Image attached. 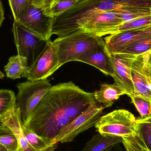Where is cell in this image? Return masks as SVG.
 Returning a JSON list of instances; mask_svg holds the SVG:
<instances>
[{
  "label": "cell",
  "mask_w": 151,
  "mask_h": 151,
  "mask_svg": "<svg viewBox=\"0 0 151 151\" xmlns=\"http://www.w3.org/2000/svg\"><path fill=\"white\" fill-rule=\"evenodd\" d=\"M96 104L93 93L72 81L51 86L23 126L42 137L53 139L64 127Z\"/></svg>",
  "instance_id": "6da1fadb"
},
{
  "label": "cell",
  "mask_w": 151,
  "mask_h": 151,
  "mask_svg": "<svg viewBox=\"0 0 151 151\" xmlns=\"http://www.w3.org/2000/svg\"><path fill=\"white\" fill-rule=\"evenodd\" d=\"M104 42L103 38L80 29L65 37L58 38L53 42L57 46L62 66L68 62L78 61L86 51Z\"/></svg>",
  "instance_id": "7a4b0ae2"
},
{
  "label": "cell",
  "mask_w": 151,
  "mask_h": 151,
  "mask_svg": "<svg viewBox=\"0 0 151 151\" xmlns=\"http://www.w3.org/2000/svg\"><path fill=\"white\" fill-rule=\"evenodd\" d=\"M136 121L133 114L124 109L115 110L99 118L95 127L98 133L122 137H135Z\"/></svg>",
  "instance_id": "3957f363"
},
{
  "label": "cell",
  "mask_w": 151,
  "mask_h": 151,
  "mask_svg": "<svg viewBox=\"0 0 151 151\" xmlns=\"http://www.w3.org/2000/svg\"><path fill=\"white\" fill-rule=\"evenodd\" d=\"M51 86L50 81L47 79L27 81L17 85L19 91L16 97V103L20 110L23 125Z\"/></svg>",
  "instance_id": "277c9868"
},
{
  "label": "cell",
  "mask_w": 151,
  "mask_h": 151,
  "mask_svg": "<svg viewBox=\"0 0 151 151\" xmlns=\"http://www.w3.org/2000/svg\"><path fill=\"white\" fill-rule=\"evenodd\" d=\"M12 31L18 55L26 58L30 67L41 54L50 40L40 37L17 20H14Z\"/></svg>",
  "instance_id": "5b68a950"
},
{
  "label": "cell",
  "mask_w": 151,
  "mask_h": 151,
  "mask_svg": "<svg viewBox=\"0 0 151 151\" xmlns=\"http://www.w3.org/2000/svg\"><path fill=\"white\" fill-rule=\"evenodd\" d=\"M105 108L104 106H98L96 104L91 105L70 123L62 128L53 140L56 142L63 143L73 142L79 134L95 126Z\"/></svg>",
  "instance_id": "8992f818"
},
{
  "label": "cell",
  "mask_w": 151,
  "mask_h": 151,
  "mask_svg": "<svg viewBox=\"0 0 151 151\" xmlns=\"http://www.w3.org/2000/svg\"><path fill=\"white\" fill-rule=\"evenodd\" d=\"M55 18L48 17L44 10L30 4L19 13L17 21L32 32L46 40H50Z\"/></svg>",
  "instance_id": "52a82bcc"
},
{
  "label": "cell",
  "mask_w": 151,
  "mask_h": 151,
  "mask_svg": "<svg viewBox=\"0 0 151 151\" xmlns=\"http://www.w3.org/2000/svg\"><path fill=\"white\" fill-rule=\"evenodd\" d=\"M60 67L57 46L50 40L41 54L27 69L23 77L31 81L47 79Z\"/></svg>",
  "instance_id": "ba28073f"
},
{
  "label": "cell",
  "mask_w": 151,
  "mask_h": 151,
  "mask_svg": "<svg viewBox=\"0 0 151 151\" xmlns=\"http://www.w3.org/2000/svg\"><path fill=\"white\" fill-rule=\"evenodd\" d=\"M115 83L126 92L129 96L134 94V88L131 77L132 63L137 56L129 54L117 53L111 55Z\"/></svg>",
  "instance_id": "9c48e42d"
},
{
  "label": "cell",
  "mask_w": 151,
  "mask_h": 151,
  "mask_svg": "<svg viewBox=\"0 0 151 151\" xmlns=\"http://www.w3.org/2000/svg\"><path fill=\"white\" fill-rule=\"evenodd\" d=\"M151 36V25L143 28L110 35L104 38L111 55L120 53L129 45Z\"/></svg>",
  "instance_id": "30bf717a"
},
{
  "label": "cell",
  "mask_w": 151,
  "mask_h": 151,
  "mask_svg": "<svg viewBox=\"0 0 151 151\" xmlns=\"http://www.w3.org/2000/svg\"><path fill=\"white\" fill-rule=\"evenodd\" d=\"M77 61L94 66L105 75L113 74L111 56L105 42L86 51Z\"/></svg>",
  "instance_id": "8fae6325"
},
{
  "label": "cell",
  "mask_w": 151,
  "mask_h": 151,
  "mask_svg": "<svg viewBox=\"0 0 151 151\" xmlns=\"http://www.w3.org/2000/svg\"><path fill=\"white\" fill-rule=\"evenodd\" d=\"M122 23L123 21L119 10L96 15L86 21L80 29L100 37L102 33Z\"/></svg>",
  "instance_id": "7c38bea8"
},
{
  "label": "cell",
  "mask_w": 151,
  "mask_h": 151,
  "mask_svg": "<svg viewBox=\"0 0 151 151\" xmlns=\"http://www.w3.org/2000/svg\"><path fill=\"white\" fill-rule=\"evenodd\" d=\"M0 123L8 127L14 133L18 143V151H42L34 148L27 140L23 132L20 110L17 103L0 120Z\"/></svg>",
  "instance_id": "4fadbf2b"
},
{
  "label": "cell",
  "mask_w": 151,
  "mask_h": 151,
  "mask_svg": "<svg viewBox=\"0 0 151 151\" xmlns=\"http://www.w3.org/2000/svg\"><path fill=\"white\" fill-rule=\"evenodd\" d=\"M131 77L134 88V95L151 99V91L148 86L145 64V54L138 56L131 66Z\"/></svg>",
  "instance_id": "5bb4252c"
},
{
  "label": "cell",
  "mask_w": 151,
  "mask_h": 151,
  "mask_svg": "<svg viewBox=\"0 0 151 151\" xmlns=\"http://www.w3.org/2000/svg\"><path fill=\"white\" fill-rule=\"evenodd\" d=\"M93 94L96 102L104 104L105 107H109L121 96L126 95V92L116 83H104L101 84L100 89L96 91Z\"/></svg>",
  "instance_id": "9a60e30c"
},
{
  "label": "cell",
  "mask_w": 151,
  "mask_h": 151,
  "mask_svg": "<svg viewBox=\"0 0 151 151\" xmlns=\"http://www.w3.org/2000/svg\"><path fill=\"white\" fill-rule=\"evenodd\" d=\"M122 137L106 135L98 133L86 144L81 151H103L117 143L122 142Z\"/></svg>",
  "instance_id": "2e32d148"
},
{
  "label": "cell",
  "mask_w": 151,
  "mask_h": 151,
  "mask_svg": "<svg viewBox=\"0 0 151 151\" xmlns=\"http://www.w3.org/2000/svg\"><path fill=\"white\" fill-rule=\"evenodd\" d=\"M28 68L27 58L17 55L9 58L4 70L7 77L16 80L23 77Z\"/></svg>",
  "instance_id": "e0dca14e"
},
{
  "label": "cell",
  "mask_w": 151,
  "mask_h": 151,
  "mask_svg": "<svg viewBox=\"0 0 151 151\" xmlns=\"http://www.w3.org/2000/svg\"><path fill=\"white\" fill-rule=\"evenodd\" d=\"M23 132L28 142L34 148L42 151H55L58 147V143L53 139L42 137L36 134L23 126Z\"/></svg>",
  "instance_id": "ac0fdd59"
},
{
  "label": "cell",
  "mask_w": 151,
  "mask_h": 151,
  "mask_svg": "<svg viewBox=\"0 0 151 151\" xmlns=\"http://www.w3.org/2000/svg\"><path fill=\"white\" fill-rule=\"evenodd\" d=\"M135 137L147 151H151V118L137 119Z\"/></svg>",
  "instance_id": "d6986e66"
},
{
  "label": "cell",
  "mask_w": 151,
  "mask_h": 151,
  "mask_svg": "<svg viewBox=\"0 0 151 151\" xmlns=\"http://www.w3.org/2000/svg\"><path fill=\"white\" fill-rule=\"evenodd\" d=\"M151 25V15L141 18L129 22H125L118 26L106 30L101 34L100 37L106 35H110L129 30L143 28Z\"/></svg>",
  "instance_id": "ffe728a7"
},
{
  "label": "cell",
  "mask_w": 151,
  "mask_h": 151,
  "mask_svg": "<svg viewBox=\"0 0 151 151\" xmlns=\"http://www.w3.org/2000/svg\"><path fill=\"white\" fill-rule=\"evenodd\" d=\"M0 144L8 151H18V143L12 131L7 126L0 123Z\"/></svg>",
  "instance_id": "44dd1931"
},
{
  "label": "cell",
  "mask_w": 151,
  "mask_h": 151,
  "mask_svg": "<svg viewBox=\"0 0 151 151\" xmlns=\"http://www.w3.org/2000/svg\"><path fill=\"white\" fill-rule=\"evenodd\" d=\"M151 51V36L135 42L121 53L138 56Z\"/></svg>",
  "instance_id": "7402d4cb"
},
{
  "label": "cell",
  "mask_w": 151,
  "mask_h": 151,
  "mask_svg": "<svg viewBox=\"0 0 151 151\" xmlns=\"http://www.w3.org/2000/svg\"><path fill=\"white\" fill-rule=\"evenodd\" d=\"M141 119L151 118V99L138 95L129 96Z\"/></svg>",
  "instance_id": "603a6c76"
},
{
  "label": "cell",
  "mask_w": 151,
  "mask_h": 151,
  "mask_svg": "<svg viewBox=\"0 0 151 151\" xmlns=\"http://www.w3.org/2000/svg\"><path fill=\"white\" fill-rule=\"evenodd\" d=\"M16 104L15 93L10 90H0V120Z\"/></svg>",
  "instance_id": "cb8c5ba5"
},
{
  "label": "cell",
  "mask_w": 151,
  "mask_h": 151,
  "mask_svg": "<svg viewBox=\"0 0 151 151\" xmlns=\"http://www.w3.org/2000/svg\"><path fill=\"white\" fill-rule=\"evenodd\" d=\"M78 2L79 1L76 0L62 1L52 8L44 10V12L48 17L56 18Z\"/></svg>",
  "instance_id": "d4e9b609"
},
{
  "label": "cell",
  "mask_w": 151,
  "mask_h": 151,
  "mask_svg": "<svg viewBox=\"0 0 151 151\" xmlns=\"http://www.w3.org/2000/svg\"><path fill=\"white\" fill-rule=\"evenodd\" d=\"M32 0H9L14 20H17L19 13L25 7L32 4Z\"/></svg>",
  "instance_id": "484cf974"
},
{
  "label": "cell",
  "mask_w": 151,
  "mask_h": 151,
  "mask_svg": "<svg viewBox=\"0 0 151 151\" xmlns=\"http://www.w3.org/2000/svg\"><path fill=\"white\" fill-rule=\"evenodd\" d=\"M122 142L126 151H147L138 142L135 137H123Z\"/></svg>",
  "instance_id": "4316f807"
},
{
  "label": "cell",
  "mask_w": 151,
  "mask_h": 151,
  "mask_svg": "<svg viewBox=\"0 0 151 151\" xmlns=\"http://www.w3.org/2000/svg\"><path fill=\"white\" fill-rule=\"evenodd\" d=\"M60 0H32V4L46 10L52 8Z\"/></svg>",
  "instance_id": "83f0119b"
},
{
  "label": "cell",
  "mask_w": 151,
  "mask_h": 151,
  "mask_svg": "<svg viewBox=\"0 0 151 151\" xmlns=\"http://www.w3.org/2000/svg\"><path fill=\"white\" fill-rule=\"evenodd\" d=\"M150 52L151 51L145 54V64L148 86L151 91V62L150 59Z\"/></svg>",
  "instance_id": "f1b7e54d"
},
{
  "label": "cell",
  "mask_w": 151,
  "mask_h": 151,
  "mask_svg": "<svg viewBox=\"0 0 151 151\" xmlns=\"http://www.w3.org/2000/svg\"><path fill=\"white\" fill-rule=\"evenodd\" d=\"M120 143L115 144L103 151H123Z\"/></svg>",
  "instance_id": "f546056e"
},
{
  "label": "cell",
  "mask_w": 151,
  "mask_h": 151,
  "mask_svg": "<svg viewBox=\"0 0 151 151\" xmlns=\"http://www.w3.org/2000/svg\"><path fill=\"white\" fill-rule=\"evenodd\" d=\"M4 19V9L2 3L0 0V27L3 22Z\"/></svg>",
  "instance_id": "4dcf8cb0"
},
{
  "label": "cell",
  "mask_w": 151,
  "mask_h": 151,
  "mask_svg": "<svg viewBox=\"0 0 151 151\" xmlns=\"http://www.w3.org/2000/svg\"><path fill=\"white\" fill-rule=\"evenodd\" d=\"M0 151H8L6 148L3 146L1 145L0 144Z\"/></svg>",
  "instance_id": "1f68e13d"
},
{
  "label": "cell",
  "mask_w": 151,
  "mask_h": 151,
  "mask_svg": "<svg viewBox=\"0 0 151 151\" xmlns=\"http://www.w3.org/2000/svg\"><path fill=\"white\" fill-rule=\"evenodd\" d=\"M4 76V74L3 73H2L0 71V79H3Z\"/></svg>",
  "instance_id": "d6a6232c"
},
{
  "label": "cell",
  "mask_w": 151,
  "mask_h": 151,
  "mask_svg": "<svg viewBox=\"0 0 151 151\" xmlns=\"http://www.w3.org/2000/svg\"><path fill=\"white\" fill-rule=\"evenodd\" d=\"M65 1V0H60V1ZM76 1H83V0H76Z\"/></svg>",
  "instance_id": "836d02e7"
},
{
  "label": "cell",
  "mask_w": 151,
  "mask_h": 151,
  "mask_svg": "<svg viewBox=\"0 0 151 151\" xmlns=\"http://www.w3.org/2000/svg\"><path fill=\"white\" fill-rule=\"evenodd\" d=\"M150 61L151 62V51L150 52Z\"/></svg>",
  "instance_id": "e575fe53"
},
{
  "label": "cell",
  "mask_w": 151,
  "mask_h": 151,
  "mask_svg": "<svg viewBox=\"0 0 151 151\" xmlns=\"http://www.w3.org/2000/svg\"></svg>",
  "instance_id": "d590c367"
}]
</instances>
